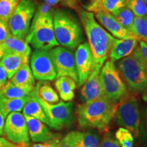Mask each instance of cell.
Wrapping results in <instances>:
<instances>
[{
    "instance_id": "16",
    "label": "cell",
    "mask_w": 147,
    "mask_h": 147,
    "mask_svg": "<svg viewBox=\"0 0 147 147\" xmlns=\"http://www.w3.org/2000/svg\"><path fill=\"white\" fill-rule=\"evenodd\" d=\"M26 120L29 135L32 140L34 142H45L55 138L59 134L53 133L46 125L45 123L29 116H24Z\"/></svg>"
},
{
    "instance_id": "6",
    "label": "cell",
    "mask_w": 147,
    "mask_h": 147,
    "mask_svg": "<svg viewBox=\"0 0 147 147\" xmlns=\"http://www.w3.org/2000/svg\"><path fill=\"white\" fill-rule=\"evenodd\" d=\"M116 124L129 130L135 138L141 134V113L135 93L128 92L118 102L115 117Z\"/></svg>"
},
{
    "instance_id": "34",
    "label": "cell",
    "mask_w": 147,
    "mask_h": 147,
    "mask_svg": "<svg viewBox=\"0 0 147 147\" xmlns=\"http://www.w3.org/2000/svg\"><path fill=\"white\" fill-rule=\"evenodd\" d=\"M75 134L76 131H70L61 139L57 147H75Z\"/></svg>"
},
{
    "instance_id": "35",
    "label": "cell",
    "mask_w": 147,
    "mask_h": 147,
    "mask_svg": "<svg viewBox=\"0 0 147 147\" xmlns=\"http://www.w3.org/2000/svg\"><path fill=\"white\" fill-rule=\"evenodd\" d=\"M61 139V136L60 135L55 138L51 140L45 142L38 143V144H34L31 147H57V145Z\"/></svg>"
},
{
    "instance_id": "37",
    "label": "cell",
    "mask_w": 147,
    "mask_h": 147,
    "mask_svg": "<svg viewBox=\"0 0 147 147\" xmlns=\"http://www.w3.org/2000/svg\"><path fill=\"white\" fill-rule=\"evenodd\" d=\"M138 46L141 55L147 67V44L143 41H139Z\"/></svg>"
},
{
    "instance_id": "26",
    "label": "cell",
    "mask_w": 147,
    "mask_h": 147,
    "mask_svg": "<svg viewBox=\"0 0 147 147\" xmlns=\"http://www.w3.org/2000/svg\"><path fill=\"white\" fill-rule=\"evenodd\" d=\"M75 147H100L99 135L92 131H76Z\"/></svg>"
},
{
    "instance_id": "19",
    "label": "cell",
    "mask_w": 147,
    "mask_h": 147,
    "mask_svg": "<svg viewBox=\"0 0 147 147\" xmlns=\"http://www.w3.org/2000/svg\"><path fill=\"white\" fill-rule=\"evenodd\" d=\"M36 89H33L31 93V99L28 102L25 104L23 109V113L24 116H29V117H34V118L38 119L44 123L51 127L50 121L47 118V115L44 111L43 108L39 104L36 99Z\"/></svg>"
},
{
    "instance_id": "31",
    "label": "cell",
    "mask_w": 147,
    "mask_h": 147,
    "mask_svg": "<svg viewBox=\"0 0 147 147\" xmlns=\"http://www.w3.org/2000/svg\"><path fill=\"white\" fill-rule=\"evenodd\" d=\"M125 6L135 16L147 19V5L144 0H126Z\"/></svg>"
},
{
    "instance_id": "22",
    "label": "cell",
    "mask_w": 147,
    "mask_h": 147,
    "mask_svg": "<svg viewBox=\"0 0 147 147\" xmlns=\"http://www.w3.org/2000/svg\"><path fill=\"white\" fill-rule=\"evenodd\" d=\"M10 80L14 84L22 88L34 89L35 87V78L29 63L22 66Z\"/></svg>"
},
{
    "instance_id": "21",
    "label": "cell",
    "mask_w": 147,
    "mask_h": 147,
    "mask_svg": "<svg viewBox=\"0 0 147 147\" xmlns=\"http://www.w3.org/2000/svg\"><path fill=\"white\" fill-rule=\"evenodd\" d=\"M55 86L59 97L64 102H70L74 98L76 82L70 77L60 76L57 78Z\"/></svg>"
},
{
    "instance_id": "12",
    "label": "cell",
    "mask_w": 147,
    "mask_h": 147,
    "mask_svg": "<svg viewBox=\"0 0 147 147\" xmlns=\"http://www.w3.org/2000/svg\"><path fill=\"white\" fill-rule=\"evenodd\" d=\"M49 51L35 50L32 53L30 67L35 79L39 81H52L57 78V71Z\"/></svg>"
},
{
    "instance_id": "14",
    "label": "cell",
    "mask_w": 147,
    "mask_h": 147,
    "mask_svg": "<svg viewBox=\"0 0 147 147\" xmlns=\"http://www.w3.org/2000/svg\"><path fill=\"white\" fill-rule=\"evenodd\" d=\"M101 68L93 69L91 75L83 84L80 91V100L83 103L91 102L104 96V93L101 84L100 73Z\"/></svg>"
},
{
    "instance_id": "5",
    "label": "cell",
    "mask_w": 147,
    "mask_h": 147,
    "mask_svg": "<svg viewBox=\"0 0 147 147\" xmlns=\"http://www.w3.org/2000/svg\"><path fill=\"white\" fill-rule=\"evenodd\" d=\"M54 12L44 16L34 14L25 40L35 50L49 51L59 46L53 27Z\"/></svg>"
},
{
    "instance_id": "25",
    "label": "cell",
    "mask_w": 147,
    "mask_h": 147,
    "mask_svg": "<svg viewBox=\"0 0 147 147\" xmlns=\"http://www.w3.org/2000/svg\"><path fill=\"white\" fill-rule=\"evenodd\" d=\"M32 91L33 89L18 87L9 80L0 89V97L6 99L21 98L28 96Z\"/></svg>"
},
{
    "instance_id": "23",
    "label": "cell",
    "mask_w": 147,
    "mask_h": 147,
    "mask_svg": "<svg viewBox=\"0 0 147 147\" xmlns=\"http://www.w3.org/2000/svg\"><path fill=\"white\" fill-rule=\"evenodd\" d=\"M31 99V94L21 98L6 99L0 97V109L6 117L9 114L19 113L23 110L24 106Z\"/></svg>"
},
{
    "instance_id": "45",
    "label": "cell",
    "mask_w": 147,
    "mask_h": 147,
    "mask_svg": "<svg viewBox=\"0 0 147 147\" xmlns=\"http://www.w3.org/2000/svg\"><path fill=\"white\" fill-rule=\"evenodd\" d=\"M144 2L146 3V5H147V0H144Z\"/></svg>"
},
{
    "instance_id": "29",
    "label": "cell",
    "mask_w": 147,
    "mask_h": 147,
    "mask_svg": "<svg viewBox=\"0 0 147 147\" xmlns=\"http://www.w3.org/2000/svg\"><path fill=\"white\" fill-rule=\"evenodd\" d=\"M20 0H0V20L8 23Z\"/></svg>"
},
{
    "instance_id": "11",
    "label": "cell",
    "mask_w": 147,
    "mask_h": 147,
    "mask_svg": "<svg viewBox=\"0 0 147 147\" xmlns=\"http://www.w3.org/2000/svg\"><path fill=\"white\" fill-rule=\"evenodd\" d=\"M57 71V78L68 76L78 83V72L72 50L63 47H56L49 51Z\"/></svg>"
},
{
    "instance_id": "41",
    "label": "cell",
    "mask_w": 147,
    "mask_h": 147,
    "mask_svg": "<svg viewBox=\"0 0 147 147\" xmlns=\"http://www.w3.org/2000/svg\"><path fill=\"white\" fill-rule=\"evenodd\" d=\"M42 1L47 3L48 5H51V7H53L54 5L57 4L58 3H59L60 1H61L62 0H42Z\"/></svg>"
},
{
    "instance_id": "10",
    "label": "cell",
    "mask_w": 147,
    "mask_h": 147,
    "mask_svg": "<svg viewBox=\"0 0 147 147\" xmlns=\"http://www.w3.org/2000/svg\"><path fill=\"white\" fill-rule=\"evenodd\" d=\"M3 134L10 142L21 147H29V130L25 117L21 113H12L7 116Z\"/></svg>"
},
{
    "instance_id": "7",
    "label": "cell",
    "mask_w": 147,
    "mask_h": 147,
    "mask_svg": "<svg viewBox=\"0 0 147 147\" xmlns=\"http://www.w3.org/2000/svg\"><path fill=\"white\" fill-rule=\"evenodd\" d=\"M35 89L36 91V86ZM36 96L50 121L51 128L61 130L69 128L73 125L76 119L73 102H59L58 104H49L38 97L37 91Z\"/></svg>"
},
{
    "instance_id": "1",
    "label": "cell",
    "mask_w": 147,
    "mask_h": 147,
    "mask_svg": "<svg viewBox=\"0 0 147 147\" xmlns=\"http://www.w3.org/2000/svg\"><path fill=\"white\" fill-rule=\"evenodd\" d=\"M79 17L89 41L93 59V69L102 68L118 39L98 23L93 12L80 9Z\"/></svg>"
},
{
    "instance_id": "15",
    "label": "cell",
    "mask_w": 147,
    "mask_h": 147,
    "mask_svg": "<svg viewBox=\"0 0 147 147\" xmlns=\"http://www.w3.org/2000/svg\"><path fill=\"white\" fill-rule=\"evenodd\" d=\"M95 18L113 37L117 39L126 38L131 32L127 30L117 21L113 14L104 10H98L95 12Z\"/></svg>"
},
{
    "instance_id": "27",
    "label": "cell",
    "mask_w": 147,
    "mask_h": 147,
    "mask_svg": "<svg viewBox=\"0 0 147 147\" xmlns=\"http://www.w3.org/2000/svg\"><path fill=\"white\" fill-rule=\"evenodd\" d=\"M37 95L40 99L49 104H56L59 102V97L51 84L40 82L36 86Z\"/></svg>"
},
{
    "instance_id": "36",
    "label": "cell",
    "mask_w": 147,
    "mask_h": 147,
    "mask_svg": "<svg viewBox=\"0 0 147 147\" xmlns=\"http://www.w3.org/2000/svg\"><path fill=\"white\" fill-rule=\"evenodd\" d=\"M10 34L8 23L0 20V45L2 44Z\"/></svg>"
},
{
    "instance_id": "20",
    "label": "cell",
    "mask_w": 147,
    "mask_h": 147,
    "mask_svg": "<svg viewBox=\"0 0 147 147\" xmlns=\"http://www.w3.org/2000/svg\"><path fill=\"white\" fill-rule=\"evenodd\" d=\"M2 45L5 49V51L16 53L29 59L32 55V49L26 40L16 38L10 33L5 38Z\"/></svg>"
},
{
    "instance_id": "40",
    "label": "cell",
    "mask_w": 147,
    "mask_h": 147,
    "mask_svg": "<svg viewBox=\"0 0 147 147\" xmlns=\"http://www.w3.org/2000/svg\"><path fill=\"white\" fill-rule=\"evenodd\" d=\"M5 118L3 114L0 109V136H3V128H4L5 125Z\"/></svg>"
},
{
    "instance_id": "32",
    "label": "cell",
    "mask_w": 147,
    "mask_h": 147,
    "mask_svg": "<svg viewBox=\"0 0 147 147\" xmlns=\"http://www.w3.org/2000/svg\"><path fill=\"white\" fill-rule=\"evenodd\" d=\"M115 137L122 147H133L134 138L127 129L119 127L116 131Z\"/></svg>"
},
{
    "instance_id": "39",
    "label": "cell",
    "mask_w": 147,
    "mask_h": 147,
    "mask_svg": "<svg viewBox=\"0 0 147 147\" xmlns=\"http://www.w3.org/2000/svg\"><path fill=\"white\" fill-rule=\"evenodd\" d=\"M0 147H21L18 145L14 144L4 138L0 137Z\"/></svg>"
},
{
    "instance_id": "44",
    "label": "cell",
    "mask_w": 147,
    "mask_h": 147,
    "mask_svg": "<svg viewBox=\"0 0 147 147\" xmlns=\"http://www.w3.org/2000/svg\"><path fill=\"white\" fill-rule=\"evenodd\" d=\"M144 111L145 119H146V123H147V108H146V107H145V108H144Z\"/></svg>"
},
{
    "instance_id": "9",
    "label": "cell",
    "mask_w": 147,
    "mask_h": 147,
    "mask_svg": "<svg viewBox=\"0 0 147 147\" xmlns=\"http://www.w3.org/2000/svg\"><path fill=\"white\" fill-rule=\"evenodd\" d=\"M100 78L104 95L114 102H118L127 93V88L115 64L111 61H106L102 67Z\"/></svg>"
},
{
    "instance_id": "3",
    "label": "cell",
    "mask_w": 147,
    "mask_h": 147,
    "mask_svg": "<svg viewBox=\"0 0 147 147\" xmlns=\"http://www.w3.org/2000/svg\"><path fill=\"white\" fill-rule=\"evenodd\" d=\"M53 27L59 45L74 50L84 41L83 27L71 11L57 9L53 14Z\"/></svg>"
},
{
    "instance_id": "24",
    "label": "cell",
    "mask_w": 147,
    "mask_h": 147,
    "mask_svg": "<svg viewBox=\"0 0 147 147\" xmlns=\"http://www.w3.org/2000/svg\"><path fill=\"white\" fill-rule=\"evenodd\" d=\"M126 0H93V2L87 7L88 11L95 12L104 10L113 14L116 10L125 6Z\"/></svg>"
},
{
    "instance_id": "4",
    "label": "cell",
    "mask_w": 147,
    "mask_h": 147,
    "mask_svg": "<svg viewBox=\"0 0 147 147\" xmlns=\"http://www.w3.org/2000/svg\"><path fill=\"white\" fill-rule=\"evenodd\" d=\"M115 64L129 91L135 94L147 91V67L139 46L131 55Z\"/></svg>"
},
{
    "instance_id": "13",
    "label": "cell",
    "mask_w": 147,
    "mask_h": 147,
    "mask_svg": "<svg viewBox=\"0 0 147 147\" xmlns=\"http://www.w3.org/2000/svg\"><path fill=\"white\" fill-rule=\"evenodd\" d=\"M75 63L78 72V86L83 85L93 69V59L88 42L80 44L74 53Z\"/></svg>"
},
{
    "instance_id": "38",
    "label": "cell",
    "mask_w": 147,
    "mask_h": 147,
    "mask_svg": "<svg viewBox=\"0 0 147 147\" xmlns=\"http://www.w3.org/2000/svg\"><path fill=\"white\" fill-rule=\"evenodd\" d=\"M8 75H7L6 71H5V69L0 63V89L4 86L5 83L8 82Z\"/></svg>"
},
{
    "instance_id": "42",
    "label": "cell",
    "mask_w": 147,
    "mask_h": 147,
    "mask_svg": "<svg viewBox=\"0 0 147 147\" xmlns=\"http://www.w3.org/2000/svg\"><path fill=\"white\" fill-rule=\"evenodd\" d=\"M4 53H5V49L4 47H3L2 44H1V45H0V61H1V59H2Z\"/></svg>"
},
{
    "instance_id": "8",
    "label": "cell",
    "mask_w": 147,
    "mask_h": 147,
    "mask_svg": "<svg viewBox=\"0 0 147 147\" xmlns=\"http://www.w3.org/2000/svg\"><path fill=\"white\" fill-rule=\"evenodd\" d=\"M34 0H20L8 22L10 33L19 39L25 40L36 12Z\"/></svg>"
},
{
    "instance_id": "43",
    "label": "cell",
    "mask_w": 147,
    "mask_h": 147,
    "mask_svg": "<svg viewBox=\"0 0 147 147\" xmlns=\"http://www.w3.org/2000/svg\"><path fill=\"white\" fill-rule=\"evenodd\" d=\"M142 100H144V102L147 104V91L144 92V93H142Z\"/></svg>"
},
{
    "instance_id": "30",
    "label": "cell",
    "mask_w": 147,
    "mask_h": 147,
    "mask_svg": "<svg viewBox=\"0 0 147 147\" xmlns=\"http://www.w3.org/2000/svg\"><path fill=\"white\" fill-rule=\"evenodd\" d=\"M131 32L137 37L139 41L147 44V19L135 16Z\"/></svg>"
},
{
    "instance_id": "28",
    "label": "cell",
    "mask_w": 147,
    "mask_h": 147,
    "mask_svg": "<svg viewBox=\"0 0 147 147\" xmlns=\"http://www.w3.org/2000/svg\"><path fill=\"white\" fill-rule=\"evenodd\" d=\"M113 14L123 27L131 32L135 15L127 7H122L113 12Z\"/></svg>"
},
{
    "instance_id": "17",
    "label": "cell",
    "mask_w": 147,
    "mask_h": 147,
    "mask_svg": "<svg viewBox=\"0 0 147 147\" xmlns=\"http://www.w3.org/2000/svg\"><path fill=\"white\" fill-rule=\"evenodd\" d=\"M138 44L139 40L133 32L130 33L126 38L118 39L110 51V61L115 63L117 61L129 56L136 49Z\"/></svg>"
},
{
    "instance_id": "33",
    "label": "cell",
    "mask_w": 147,
    "mask_h": 147,
    "mask_svg": "<svg viewBox=\"0 0 147 147\" xmlns=\"http://www.w3.org/2000/svg\"><path fill=\"white\" fill-rule=\"evenodd\" d=\"M100 147H122L117 140L111 133H107L104 135L100 141Z\"/></svg>"
},
{
    "instance_id": "18",
    "label": "cell",
    "mask_w": 147,
    "mask_h": 147,
    "mask_svg": "<svg viewBox=\"0 0 147 147\" xmlns=\"http://www.w3.org/2000/svg\"><path fill=\"white\" fill-rule=\"evenodd\" d=\"M29 59L16 53L5 51L0 63L3 66L8 75V80H10L14 74L25 64L29 63Z\"/></svg>"
},
{
    "instance_id": "2",
    "label": "cell",
    "mask_w": 147,
    "mask_h": 147,
    "mask_svg": "<svg viewBox=\"0 0 147 147\" xmlns=\"http://www.w3.org/2000/svg\"><path fill=\"white\" fill-rule=\"evenodd\" d=\"M117 105L118 102L106 95L79 104L76 109L79 127L81 129L106 130L115 119Z\"/></svg>"
}]
</instances>
